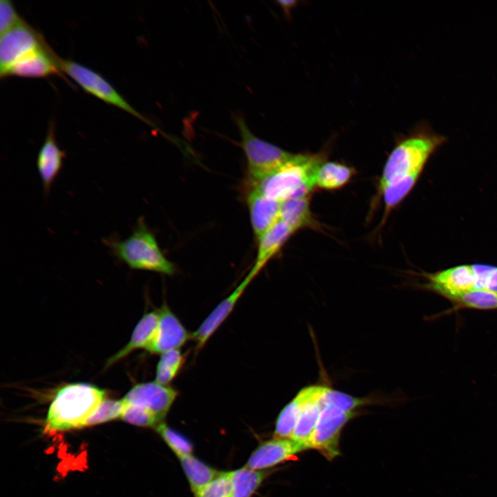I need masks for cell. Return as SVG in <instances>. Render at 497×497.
Returning <instances> with one entry per match:
<instances>
[{
  "mask_svg": "<svg viewBox=\"0 0 497 497\" xmlns=\"http://www.w3.org/2000/svg\"><path fill=\"white\" fill-rule=\"evenodd\" d=\"M447 141L425 124L400 140L389 154L379 181V192L406 179L418 180L431 156Z\"/></svg>",
  "mask_w": 497,
  "mask_h": 497,
  "instance_id": "obj_1",
  "label": "cell"
},
{
  "mask_svg": "<svg viewBox=\"0 0 497 497\" xmlns=\"http://www.w3.org/2000/svg\"><path fill=\"white\" fill-rule=\"evenodd\" d=\"M323 162L322 153L293 154L275 170L249 179V183L251 188L280 202L309 195L315 188V175Z\"/></svg>",
  "mask_w": 497,
  "mask_h": 497,
  "instance_id": "obj_2",
  "label": "cell"
},
{
  "mask_svg": "<svg viewBox=\"0 0 497 497\" xmlns=\"http://www.w3.org/2000/svg\"><path fill=\"white\" fill-rule=\"evenodd\" d=\"M106 392L86 383H72L57 392L47 413L44 432L81 428L105 398Z\"/></svg>",
  "mask_w": 497,
  "mask_h": 497,
  "instance_id": "obj_3",
  "label": "cell"
},
{
  "mask_svg": "<svg viewBox=\"0 0 497 497\" xmlns=\"http://www.w3.org/2000/svg\"><path fill=\"white\" fill-rule=\"evenodd\" d=\"M117 260L132 269L153 271L171 275L174 264L162 252L153 233L143 219H139L131 235L124 240L112 236L104 240Z\"/></svg>",
  "mask_w": 497,
  "mask_h": 497,
  "instance_id": "obj_4",
  "label": "cell"
},
{
  "mask_svg": "<svg viewBox=\"0 0 497 497\" xmlns=\"http://www.w3.org/2000/svg\"><path fill=\"white\" fill-rule=\"evenodd\" d=\"M249 179L260 177L282 166L293 155L255 135L242 117H236Z\"/></svg>",
  "mask_w": 497,
  "mask_h": 497,
  "instance_id": "obj_5",
  "label": "cell"
},
{
  "mask_svg": "<svg viewBox=\"0 0 497 497\" xmlns=\"http://www.w3.org/2000/svg\"><path fill=\"white\" fill-rule=\"evenodd\" d=\"M57 63L61 72L67 74L88 93L155 126L151 121L134 108L100 74L83 64L70 59H63L59 55Z\"/></svg>",
  "mask_w": 497,
  "mask_h": 497,
  "instance_id": "obj_6",
  "label": "cell"
},
{
  "mask_svg": "<svg viewBox=\"0 0 497 497\" xmlns=\"http://www.w3.org/2000/svg\"><path fill=\"white\" fill-rule=\"evenodd\" d=\"M321 402L322 409L311 436L309 445L310 448L318 450L327 459L331 460L340 455V438L342 429L358 412L340 409L324 402L322 397Z\"/></svg>",
  "mask_w": 497,
  "mask_h": 497,
  "instance_id": "obj_7",
  "label": "cell"
},
{
  "mask_svg": "<svg viewBox=\"0 0 497 497\" xmlns=\"http://www.w3.org/2000/svg\"><path fill=\"white\" fill-rule=\"evenodd\" d=\"M46 42L43 35L24 19L1 35L0 75L10 66Z\"/></svg>",
  "mask_w": 497,
  "mask_h": 497,
  "instance_id": "obj_8",
  "label": "cell"
},
{
  "mask_svg": "<svg viewBox=\"0 0 497 497\" xmlns=\"http://www.w3.org/2000/svg\"><path fill=\"white\" fill-rule=\"evenodd\" d=\"M422 276L428 282L420 286L447 300L476 289V281L471 265H459L432 273L423 272Z\"/></svg>",
  "mask_w": 497,
  "mask_h": 497,
  "instance_id": "obj_9",
  "label": "cell"
},
{
  "mask_svg": "<svg viewBox=\"0 0 497 497\" xmlns=\"http://www.w3.org/2000/svg\"><path fill=\"white\" fill-rule=\"evenodd\" d=\"M177 396V391L155 381L139 383L125 395V403L133 404L148 409L162 422Z\"/></svg>",
  "mask_w": 497,
  "mask_h": 497,
  "instance_id": "obj_10",
  "label": "cell"
},
{
  "mask_svg": "<svg viewBox=\"0 0 497 497\" xmlns=\"http://www.w3.org/2000/svg\"><path fill=\"white\" fill-rule=\"evenodd\" d=\"M57 54L46 42L42 46L32 51L10 66L1 78L10 76L41 78L61 75L58 64Z\"/></svg>",
  "mask_w": 497,
  "mask_h": 497,
  "instance_id": "obj_11",
  "label": "cell"
},
{
  "mask_svg": "<svg viewBox=\"0 0 497 497\" xmlns=\"http://www.w3.org/2000/svg\"><path fill=\"white\" fill-rule=\"evenodd\" d=\"M157 312L159 318L157 331L147 351L161 355L170 350L179 349L187 340L191 339V334L167 304H164Z\"/></svg>",
  "mask_w": 497,
  "mask_h": 497,
  "instance_id": "obj_12",
  "label": "cell"
},
{
  "mask_svg": "<svg viewBox=\"0 0 497 497\" xmlns=\"http://www.w3.org/2000/svg\"><path fill=\"white\" fill-rule=\"evenodd\" d=\"M309 449L292 438H274L260 444L251 454L245 466L264 470Z\"/></svg>",
  "mask_w": 497,
  "mask_h": 497,
  "instance_id": "obj_13",
  "label": "cell"
},
{
  "mask_svg": "<svg viewBox=\"0 0 497 497\" xmlns=\"http://www.w3.org/2000/svg\"><path fill=\"white\" fill-rule=\"evenodd\" d=\"M256 276L257 274L250 270L238 286L215 306L197 329L191 333V339L195 342L197 350L205 345L208 340L230 315L248 284Z\"/></svg>",
  "mask_w": 497,
  "mask_h": 497,
  "instance_id": "obj_14",
  "label": "cell"
},
{
  "mask_svg": "<svg viewBox=\"0 0 497 497\" xmlns=\"http://www.w3.org/2000/svg\"><path fill=\"white\" fill-rule=\"evenodd\" d=\"M65 157V152L59 147L56 141L54 123L50 121L37 159V167L46 195L49 194L59 174Z\"/></svg>",
  "mask_w": 497,
  "mask_h": 497,
  "instance_id": "obj_15",
  "label": "cell"
},
{
  "mask_svg": "<svg viewBox=\"0 0 497 497\" xmlns=\"http://www.w3.org/2000/svg\"><path fill=\"white\" fill-rule=\"evenodd\" d=\"M246 201L251 226L257 240L280 219L282 202L266 197L255 188L250 190Z\"/></svg>",
  "mask_w": 497,
  "mask_h": 497,
  "instance_id": "obj_16",
  "label": "cell"
},
{
  "mask_svg": "<svg viewBox=\"0 0 497 497\" xmlns=\"http://www.w3.org/2000/svg\"><path fill=\"white\" fill-rule=\"evenodd\" d=\"M295 232L289 224L279 219L257 240V256L251 270L258 274Z\"/></svg>",
  "mask_w": 497,
  "mask_h": 497,
  "instance_id": "obj_17",
  "label": "cell"
},
{
  "mask_svg": "<svg viewBox=\"0 0 497 497\" xmlns=\"http://www.w3.org/2000/svg\"><path fill=\"white\" fill-rule=\"evenodd\" d=\"M327 386L311 385L308 398L302 407L291 438L306 445L309 449L312 433L319 419L322 405L321 398Z\"/></svg>",
  "mask_w": 497,
  "mask_h": 497,
  "instance_id": "obj_18",
  "label": "cell"
},
{
  "mask_svg": "<svg viewBox=\"0 0 497 497\" xmlns=\"http://www.w3.org/2000/svg\"><path fill=\"white\" fill-rule=\"evenodd\" d=\"M158 312L153 311L143 315L135 327L131 338L122 349L109 358L106 366L110 367L135 349H146L152 342L158 324Z\"/></svg>",
  "mask_w": 497,
  "mask_h": 497,
  "instance_id": "obj_19",
  "label": "cell"
},
{
  "mask_svg": "<svg viewBox=\"0 0 497 497\" xmlns=\"http://www.w3.org/2000/svg\"><path fill=\"white\" fill-rule=\"evenodd\" d=\"M280 219L296 231L305 227H317L310 208V196L292 198L281 203Z\"/></svg>",
  "mask_w": 497,
  "mask_h": 497,
  "instance_id": "obj_20",
  "label": "cell"
},
{
  "mask_svg": "<svg viewBox=\"0 0 497 497\" xmlns=\"http://www.w3.org/2000/svg\"><path fill=\"white\" fill-rule=\"evenodd\" d=\"M309 392V386L302 388L281 410L276 420L274 438H291Z\"/></svg>",
  "mask_w": 497,
  "mask_h": 497,
  "instance_id": "obj_21",
  "label": "cell"
},
{
  "mask_svg": "<svg viewBox=\"0 0 497 497\" xmlns=\"http://www.w3.org/2000/svg\"><path fill=\"white\" fill-rule=\"evenodd\" d=\"M453 307L440 315H447L462 309L497 310V293L487 289H474L448 300Z\"/></svg>",
  "mask_w": 497,
  "mask_h": 497,
  "instance_id": "obj_22",
  "label": "cell"
},
{
  "mask_svg": "<svg viewBox=\"0 0 497 497\" xmlns=\"http://www.w3.org/2000/svg\"><path fill=\"white\" fill-rule=\"evenodd\" d=\"M352 168L335 162H324L319 167L315 175V188L336 190L345 186L352 178Z\"/></svg>",
  "mask_w": 497,
  "mask_h": 497,
  "instance_id": "obj_23",
  "label": "cell"
},
{
  "mask_svg": "<svg viewBox=\"0 0 497 497\" xmlns=\"http://www.w3.org/2000/svg\"><path fill=\"white\" fill-rule=\"evenodd\" d=\"M269 474L246 466L231 471V497H251Z\"/></svg>",
  "mask_w": 497,
  "mask_h": 497,
  "instance_id": "obj_24",
  "label": "cell"
},
{
  "mask_svg": "<svg viewBox=\"0 0 497 497\" xmlns=\"http://www.w3.org/2000/svg\"><path fill=\"white\" fill-rule=\"evenodd\" d=\"M179 460L191 489L195 495L220 472L193 455L184 456L179 458Z\"/></svg>",
  "mask_w": 497,
  "mask_h": 497,
  "instance_id": "obj_25",
  "label": "cell"
},
{
  "mask_svg": "<svg viewBox=\"0 0 497 497\" xmlns=\"http://www.w3.org/2000/svg\"><path fill=\"white\" fill-rule=\"evenodd\" d=\"M184 357L179 349L166 351L160 355L157 365L155 381L162 385L168 384L181 369Z\"/></svg>",
  "mask_w": 497,
  "mask_h": 497,
  "instance_id": "obj_26",
  "label": "cell"
},
{
  "mask_svg": "<svg viewBox=\"0 0 497 497\" xmlns=\"http://www.w3.org/2000/svg\"><path fill=\"white\" fill-rule=\"evenodd\" d=\"M124 407L125 402L122 399L104 398L94 412L84 421L81 428L121 418Z\"/></svg>",
  "mask_w": 497,
  "mask_h": 497,
  "instance_id": "obj_27",
  "label": "cell"
},
{
  "mask_svg": "<svg viewBox=\"0 0 497 497\" xmlns=\"http://www.w3.org/2000/svg\"><path fill=\"white\" fill-rule=\"evenodd\" d=\"M173 452L179 458L192 455L193 445L183 435L162 422L155 427Z\"/></svg>",
  "mask_w": 497,
  "mask_h": 497,
  "instance_id": "obj_28",
  "label": "cell"
},
{
  "mask_svg": "<svg viewBox=\"0 0 497 497\" xmlns=\"http://www.w3.org/2000/svg\"><path fill=\"white\" fill-rule=\"evenodd\" d=\"M322 400L347 411H355V409L371 402L369 398L355 397L328 386L323 394Z\"/></svg>",
  "mask_w": 497,
  "mask_h": 497,
  "instance_id": "obj_29",
  "label": "cell"
},
{
  "mask_svg": "<svg viewBox=\"0 0 497 497\" xmlns=\"http://www.w3.org/2000/svg\"><path fill=\"white\" fill-rule=\"evenodd\" d=\"M121 418L128 423L142 427H155L163 422L148 409L127 403H125Z\"/></svg>",
  "mask_w": 497,
  "mask_h": 497,
  "instance_id": "obj_30",
  "label": "cell"
},
{
  "mask_svg": "<svg viewBox=\"0 0 497 497\" xmlns=\"http://www.w3.org/2000/svg\"><path fill=\"white\" fill-rule=\"evenodd\" d=\"M231 471H220L195 496V497H231Z\"/></svg>",
  "mask_w": 497,
  "mask_h": 497,
  "instance_id": "obj_31",
  "label": "cell"
},
{
  "mask_svg": "<svg viewBox=\"0 0 497 497\" xmlns=\"http://www.w3.org/2000/svg\"><path fill=\"white\" fill-rule=\"evenodd\" d=\"M23 20V19L18 14L11 1H0L1 35L18 25Z\"/></svg>",
  "mask_w": 497,
  "mask_h": 497,
  "instance_id": "obj_32",
  "label": "cell"
},
{
  "mask_svg": "<svg viewBox=\"0 0 497 497\" xmlns=\"http://www.w3.org/2000/svg\"><path fill=\"white\" fill-rule=\"evenodd\" d=\"M476 281V289H487L489 280L497 266L489 264H471Z\"/></svg>",
  "mask_w": 497,
  "mask_h": 497,
  "instance_id": "obj_33",
  "label": "cell"
}]
</instances>
